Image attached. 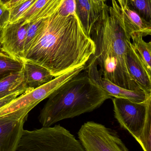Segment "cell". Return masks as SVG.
<instances>
[{
  "instance_id": "obj_23",
  "label": "cell",
  "mask_w": 151,
  "mask_h": 151,
  "mask_svg": "<svg viewBox=\"0 0 151 151\" xmlns=\"http://www.w3.org/2000/svg\"><path fill=\"white\" fill-rule=\"evenodd\" d=\"M10 17L9 9L0 0V26L4 28L9 23Z\"/></svg>"
},
{
  "instance_id": "obj_2",
  "label": "cell",
  "mask_w": 151,
  "mask_h": 151,
  "mask_svg": "<svg viewBox=\"0 0 151 151\" xmlns=\"http://www.w3.org/2000/svg\"><path fill=\"white\" fill-rule=\"evenodd\" d=\"M90 37L95 45V53L91 57L99 66L102 77L126 89L142 90L127 66V47L131 39L116 18L112 7L105 4Z\"/></svg>"
},
{
  "instance_id": "obj_16",
  "label": "cell",
  "mask_w": 151,
  "mask_h": 151,
  "mask_svg": "<svg viewBox=\"0 0 151 151\" xmlns=\"http://www.w3.org/2000/svg\"><path fill=\"white\" fill-rule=\"evenodd\" d=\"M27 88L23 70L15 73L0 80V99L17 91H26Z\"/></svg>"
},
{
  "instance_id": "obj_20",
  "label": "cell",
  "mask_w": 151,
  "mask_h": 151,
  "mask_svg": "<svg viewBox=\"0 0 151 151\" xmlns=\"http://www.w3.org/2000/svg\"><path fill=\"white\" fill-rule=\"evenodd\" d=\"M45 19L46 18L28 23V25L26 35L25 41L24 58H25V55L28 50L35 36L39 32L41 27L42 26Z\"/></svg>"
},
{
  "instance_id": "obj_19",
  "label": "cell",
  "mask_w": 151,
  "mask_h": 151,
  "mask_svg": "<svg viewBox=\"0 0 151 151\" xmlns=\"http://www.w3.org/2000/svg\"><path fill=\"white\" fill-rule=\"evenodd\" d=\"M129 9L151 23V0H124Z\"/></svg>"
},
{
  "instance_id": "obj_13",
  "label": "cell",
  "mask_w": 151,
  "mask_h": 151,
  "mask_svg": "<svg viewBox=\"0 0 151 151\" xmlns=\"http://www.w3.org/2000/svg\"><path fill=\"white\" fill-rule=\"evenodd\" d=\"M63 1L37 0L17 22L29 23L48 17L58 9Z\"/></svg>"
},
{
  "instance_id": "obj_4",
  "label": "cell",
  "mask_w": 151,
  "mask_h": 151,
  "mask_svg": "<svg viewBox=\"0 0 151 151\" xmlns=\"http://www.w3.org/2000/svg\"><path fill=\"white\" fill-rule=\"evenodd\" d=\"M16 151H86L79 140L60 125L23 130Z\"/></svg>"
},
{
  "instance_id": "obj_3",
  "label": "cell",
  "mask_w": 151,
  "mask_h": 151,
  "mask_svg": "<svg viewBox=\"0 0 151 151\" xmlns=\"http://www.w3.org/2000/svg\"><path fill=\"white\" fill-rule=\"evenodd\" d=\"M41 110L39 120L43 127L72 119L100 107L112 99L86 73H80L54 91Z\"/></svg>"
},
{
  "instance_id": "obj_24",
  "label": "cell",
  "mask_w": 151,
  "mask_h": 151,
  "mask_svg": "<svg viewBox=\"0 0 151 151\" xmlns=\"http://www.w3.org/2000/svg\"><path fill=\"white\" fill-rule=\"evenodd\" d=\"M26 91H17L15 93L10 94L0 99V109L2 107L6 106V105L10 103L11 102L14 100V99L20 95H22L23 93L25 92Z\"/></svg>"
},
{
  "instance_id": "obj_7",
  "label": "cell",
  "mask_w": 151,
  "mask_h": 151,
  "mask_svg": "<svg viewBox=\"0 0 151 151\" xmlns=\"http://www.w3.org/2000/svg\"><path fill=\"white\" fill-rule=\"evenodd\" d=\"M78 136L86 151H129L115 130L100 123L85 122Z\"/></svg>"
},
{
  "instance_id": "obj_27",
  "label": "cell",
  "mask_w": 151,
  "mask_h": 151,
  "mask_svg": "<svg viewBox=\"0 0 151 151\" xmlns=\"http://www.w3.org/2000/svg\"><path fill=\"white\" fill-rule=\"evenodd\" d=\"M3 28L1 27L0 26V42L2 38L3 33Z\"/></svg>"
},
{
  "instance_id": "obj_14",
  "label": "cell",
  "mask_w": 151,
  "mask_h": 151,
  "mask_svg": "<svg viewBox=\"0 0 151 151\" xmlns=\"http://www.w3.org/2000/svg\"><path fill=\"white\" fill-rule=\"evenodd\" d=\"M23 71L27 86L30 88L40 87L54 77L47 69L27 61H23Z\"/></svg>"
},
{
  "instance_id": "obj_29",
  "label": "cell",
  "mask_w": 151,
  "mask_h": 151,
  "mask_svg": "<svg viewBox=\"0 0 151 151\" xmlns=\"http://www.w3.org/2000/svg\"><path fill=\"white\" fill-rule=\"evenodd\" d=\"M106 1V0H103V1L104 2L105 1Z\"/></svg>"
},
{
  "instance_id": "obj_25",
  "label": "cell",
  "mask_w": 151,
  "mask_h": 151,
  "mask_svg": "<svg viewBox=\"0 0 151 151\" xmlns=\"http://www.w3.org/2000/svg\"><path fill=\"white\" fill-rule=\"evenodd\" d=\"M94 5L95 11L99 14L101 10L103 9L105 5L104 2L103 0H91Z\"/></svg>"
},
{
  "instance_id": "obj_10",
  "label": "cell",
  "mask_w": 151,
  "mask_h": 151,
  "mask_svg": "<svg viewBox=\"0 0 151 151\" xmlns=\"http://www.w3.org/2000/svg\"><path fill=\"white\" fill-rule=\"evenodd\" d=\"M28 23L9 24L3 29L0 51L19 60H24V49Z\"/></svg>"
},
{
  "instance_id": "obj_15",
  "label": "cell",
  "mask_w": 151,
  "mask_h": 151,
  "mask_svg": "<svg viewBox=\"0 0 151 151\" xmlns=\"http://www.w3.org/2000/svg\"><path fill=\"white\" fill-rule=\"evenodd\" d=\"M74 1L75 14L85 32L90 36L91 30L99 13L96 12L91 0H74Z\"/></svg>"
},
{
  "instance_id": "obj_11",
  "label": "cell",
  "mask_w": 151,
  "mask_h": 151,
  "mask_svg": "<svg viewBox=\"0 0 151 151\" xmlns=\"http://www.w3.org/2000/svg\"><path fill=\"white\" fill-rule=\"evenodd\" d=\"M27 118L0 114V151H16Z\"/></svg>"
},
{
  "instance_id": "obj_5",
  "label": "cell",
  "mask_w": 151,
  "mask_h": 151,
  "mask_svg": "<svg viewBox=\"0 0 151 151\" xmlns=\"http://www.w3.org/2000/svg\"><path fill=\"white\" fill-rule=\"evenodd\" d=\"M85 66L72 70L55 77L48 83L36 88H30L0 109V114H14L21 117H28L30 111L41 101L67 81L79 74Z\"/></svg>"
},
{
  "instance_id": "obj_21",
  "label": "cell",
  "mask_w": 151,
  "mask_h": 151,
  "mask_svg": "<svg viewBox=\"0 0 151 151\" xmlns=\"http://www.w3.org/2000/svg\"><path fill=\"white\" fill-rule=\"evenodd\" d=\"M37 0H24L9 9L10 17L9 24L17 22Z\"/></svg>"
},
{
  "instance_id": "obj_12",
  "label": "cell",
  "mask_w": 151,
  "mask_h": 151,
  "mask_svg": "<svg viewBox=\"0 0 151 151\" xmlns=\"http://www.w3.org/2000/svg\"><path fill=\"white\" fill-rule=\"evenodd\" d=\"M126 63L129 72L132 78L142 90L148 95H151V75L145 69L131 42L127 47Z\"/></svg>"
},
{
  "instance_id": "obj_17",
  "label": "cell",
  "mask_w": 151,
  "mask_h": 151,
  "mask_svg": "<svg viewBox=\"0 0 151 151\" xmlns=\"http://www.w3.org/2000/svg\"><path fill=\"white\" fill-rule=\"evenodd\" d=\"M143 36L139 34H134L130 36L132 45L142 62L149 74L151 76V42L144 41Z\"/></svg>"
},
{
  "instance_id": "obj_1",
  "label": "cell",
  "mask_w": 151,
  "mask_h": 151,
  "mask_svg": "<svg viewBox=\"0 0 151 151\" xmlns=\"http://www.w3.org/2000/svg\"><path fill=\"white\" fill-rule=\"evenodd\" d=\"M58 10L45 19L24 58L47 69L54 77L85 66L95 50L76 14L64 17Z\"/></svg>"
},
{
  "instance_id": "obj_28",
  "label": "cell",
  "mask_w": 151,
  "mask_h": 151,
  "mask_svg": "<svg viewBox=\"0 0 151 151\" xmlns=\"http://www.w3.org/2000/svg\"><path fill=\"white\" fill-rule=\"evenodd\" d=\"M1 1L4 4H6L9 1V0H1Z\"/></svg>"
},
{
  "instance_id": "obj_18",
  "label": "cell",
  "mask_w": 151,
  "mask_h": 151,
  "mask_svg": "<svg viewBox=\"0 0 151 151\" xmlns=\"http://www.w3.org/2000/svg\"><path fill=\"white\" fill-rule=\"evenodd\" d=\"M23 61L0 51V80L23 70Z\"/></svg>"
},
{
  "instance_id": "obj_9",
  "label": "cell",
  "mask_w": 151,
  "mask_h": 151,
  "mask_svg": "<svg viewBox=\"0 0 151 151\" xmlns=\"http://www.w3.org/2000/svg\"><path fill=\"white\" fill-rule=\"evenodd\" d=\"M112 0V9L114 15L127 36L139 34L143 37L150 35L151 23L146 21L126 4L124 0Z\"/></svg>"
},
{
  "instance_id": "obj_22",
  "label": "cell",
  "mask_w": 151,
  "mask_h": 151,
  "mask_svg": "<svg viewBox=\"0 0 151 151\" xmlns=\"http://www.w3.org/2000/svg\"><path fill=\"white\" fill-rule=\"evenodd\" d=\"M58 12L64 17H68L75 14L74 0H63L58 10Z\"/></svg>"
},
{
  "instance_id": "obj_26",
  "label": "cell",
  "mask_w": 151,
  "mask_h": 151,
  "mask_svg": "<svg viewBox=\"0 0 151 151\" xmlns=\"http://www.w3.org/2000/svg\"><path fill=\"white\" fill-rule=\"evenodd\" d=\"M23 1L24 0H9L5 5L7 6L8 9H10Z\"/></svg>"
},
{
  "instance_id": "obj_8",
  "label": "cell",
  "mask_w": 151,
  "mask_h": 151,
  "mask_svg": "<svg viewBox=\"0 0 151 151\" xmlns=\"http://www.w3.org/2000/svg\"><path fill=\"white\" fill-rule=\"evenodd\" d=\"M85 72L88 76L112 97L126 99L133 102L141 103L145 101L149 96L144 91H131L121 88L108 80L100 74L95 60L90 58L85 66Z\"/></svg>"
},
{
  "instance_id": "obj_6",
  "label": "cell",
  "mask_w": 151,
  "mask_h": 151,
  "mask_svg": "<svg viewBox=\"0 0 151 151\" xmlns=\"http://www.w3.org/2000/svg\"><path fill=\"white\" fill-rule=\"evenodd\" d=\"M114 117L121 127L137 142L148 119L151 118V95L141 103L126 99L112 98Z\"/></svg>"
}]
</instances>
